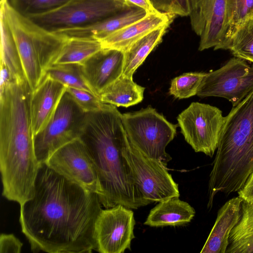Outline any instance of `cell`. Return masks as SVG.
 <instances>
[{
  "label": "cell",
  "instance_id": "obj_23",
  "mask_svg": "<svg viewBox=\"0 0 253 253\" xmlns=\"http://www.w3.org/2000/svg\"><path fill=\"white\" fill-rule=\"evenodd\" d=\"M225 253H253V201H243L241 218L231 232Z\"/></svg>",
  "mask_w": 253,
  "mask_h": 253
},
{
  "label": "cell",
  "instance_id": "obj_30",
  "mask_svg": "<svg viewBox=\"0 0 253 253\" xmlns=\"http://www.w3.org/2000/svg\"><path fill=\"white\" fill-rule=\"evenodd\" d=\"M70 0H11V5L23 15L28 16L57 9Z\"/></svg>",
  "mask_w": 253,
  "mask_h": 253
},
{
  "label": "cell",
  "instance_id": "obj_20",
  "mask_svg": "<svg viewBox=\"0 0 253 253\" xmlns=\"http://www.w3.org/2000/svg\"><path fill=\"white\" fill-rule=\"evenodd\" d=\"M195 214L191 206L174 197L159 202L151 210L144 224L151 227L179 226L190 222Z\"/></svg>",
  "mask_w": 253,
  "mask_h": 253
},
{
  "label": "cell",
  "instance_id": "obj_15",
  "mask_svg": "<svg viewBox=\"0 0 253 253\" xmlns=\"http://www.w3.org/2000/svg\"><path fill=\"white\" fill-rule=\"evenodd\" d=\"M80 64L84 79L94 93L99 97L123 74L124 52L102 48Z\"/></svg>",
  "mask_w": 253,
  "mask_h": 253
},
{
  "label": "cell",
  "instance_id": "obj_22",
  "mask_svg": "<svg viewBox=\"0 0 253 253\" xmlns=\"http://www.w3.org/2000/svg\"><path fill=\"white\" fill-rule=\"evenodd\" d=\"M169 24L160 27L131 45L124 51L123 75L132 77L148 55L162 41Z\"/></svg>",
  "mask_w": 253,
  "mask_h": 253
},
{
  "label": "cell",
  "instance_id": "obj_5",
  "mask_svg": "<svg viewBox=\"0 0 253 253\" xmlns=\"http://www.w3.org/2000/svg\"><path fill=\"white\" fill-rule=\"evenodd\" d=\"M3 13L14 37L26 79L32 90L40 84L46 69L53 64L68 38L40 26L1 0Z\"/></svg>",
  "mask_w": 253,
  "mask_h": 253
},
{
  "label": "cell",
  "instance_id": "obj_36",
  "mask_svg": "<svg viewBox=\"0 0 253 253\" xmlns=\"http://www.w3.org/2000/svg\"><path fill=\"white\" fill-rule=\"evenodd\" d=\"M126 1L129 4L144 9L147 13H156L159 11L155 8L150 0H126Z\"/></svg>",
  "mask_w": 253,
  "mask_h": 253
},
{
  "label": "cell",
  "instance_id": "obj_26",
  "mask_svg": "<svg viewBox=\"0 0 253 253\" xmlns=\"http://www.w3.org/2000/svg\"><path fill=\"white\" fill-rule=\"evenodd\" d=\"M234 56L253 63V17L236 27L229 35L224 50Z\"/></svg>",
  "mask_w": 253,
  "mask_h": 253
},
{
  "label": "cell",
  "instance_id": "obj_32",
  "mask_svg": "<svg viewBox=\"0 0 253 253\" xmlns=\"http://www.w3.org/2000/svg\"><path fill=\"white\" fill-rule=\"evenodd\" d=\"M157 10L175 16H189L190 6L189 0H150Z\"/></svg>",
  "mask_w": 253,
  "mask_h": 253
},
{
  "label": "cell",
  "instance_id": "obj_31",
  "mask_svg": "<svg viewBox=\"0 0 253 253\" xmlns=\"http://www.w3.org/2000/svg\"><path fill=\"white\" fill-rule=\"evenodd\" d=\"M66 90L86 113L100 110L105 104L98 96L89 91L71 87H67Z\"/></svg>",
  "mask_w": 253,
  "mask_h": 253
},
{
  "label": "cell",
  "instance_id": "obj_17",
  "mask_svg": "<svg viewBox=\"0 0 253 253\" xmlns=\"http://www.w3.org/2000/svg\"><path fill=\"white\" fill-rule=\"evenodd\" d=\"M175 16L159 11L148 13L141 19L99 40L103 48L125 51L134 42L154 30L170 24Z\"/></svg>",
  "mask_w": 253,
  "mask_h": 253
},
{
  "label": "cell",
  "instance_id": "obj_37",
  "mask_svg": "<svg viewBox=\"0 0 253 253\" xmlns=\"http://www.w3.org/2000/svg\"><path fill=\"white\" fill-rule=\"evenodd\" d=\"M115 0V1H118V2H122V3H125V4H130L128 3L126 1V0Z\"/></svg>",
  "mask_w": 253,
  "mask_h": 253
},
{
  "label": "cell",
  "instance_id": "obj_21",
  "mask_svg": "<svg viewBox=\"0 0 253 253\" xmlns=\"http://www.w3.org/2000/svg\"><path fill=\"white\" fill-rule=\"evenodd\" d=\"M145 88L135 83L132 77L122 76L100 94L102 102L116 107H128L141 102Z\"/></svg>",
  "mask_w": 253,
  "mask_h": 253
},
{
  "label": "cell",
  "instance_id": "obj_11",
  "mask_svg": "<svg viewBox=\"0 0 253 253\" xmlns=\"http://www.w3.org/2000/svg\"><path fill=\"white\" fill-rule=\"evenodd\" d=\"M253 90V66L234 56L221 68L206 73L197 95L224 98L234 107Z\"/></svg>",
  "mask_w": 253,
  "mask_h": 253
},
{
  "label": "cell",
  "instance_id": "obj_16",
  "mask_svg": "<svg viewBox=\"0 0 253 253\" xmlns=\"http://www.w3.org/2000/svg\"><path fill=\"white\" fill-rule=\"evenodd\" d=\"M66 86L47 75L32 91L30 103L33 134L38 133L54 114Z\"/></svg>",
  "mask_w": 253,
  "mask_h": 253
},
{
  "label": "cell",
  "instance_id": "obj_24",
  "mask_svg": "<svg viewBox=\"0 0 253 253\" xmlns=\"http://www.w3.org/2000/svg\"><path fill=\"white\" fill-rule=\"evenodd\" d=\"M102 48L100 41L96 39L69 38L53 64H81Z\"/></svg>",
  "mask_w": 253,
  "mask_h": 253
},
{
  "label": "cell",
  "instance_id": "obj_6",
  "mask_svg": "<svg viewBox=\"0 0 253 253\" xmlns=\"http://www.w3.org/2000/svg\"><path fill=\"white\" fill-rule=\"evenodd\" d=\"M122 118L127 138L133 146L167 167L171 157L166 148L174 138L178 126L169 122L151 107L123 114Z\"/></svg>",
  "mask_w": 253,
  "mask_h": 253
},
{
  "label": "cell",
  "instance_id": "obj_8",
  "mask_svg": "<svg viewBox=\"0 0 253 253\" xmlns=\"http://www.w3.org/2000/svg\"><path fill=\"white\" fill-rule=\"evenodd\" d=\"M114 0H70L54 10L28 16L52 32L84 27L104 20L130 7Z\"/></svg>",
  "mask_w": 253,
  "mask_h": 253
},
{
  "label": "cell",
  "instance_id": "obj_7",
  "mask_svg": "<svg viewBox=\"0 0 253 253\" xmlns=\"http://www.w3.org/2000/svg\"><path fill=\"white\" fill-rule=\"evenodd\" d=\"M86 114L66 90L48 123L33 136L36 158L41 164L58 149L79 138Z\"/></svg>",
  "mask_w": 253,
  "mask_h": 253
},
{
  "label": "cell",
  "instance_id": "obj_28",
  "mask_svg": "<svg viewBox=\"0 0 253 253\" xmlns=\"http://www.w3.org/2000/svg\"><path fill=\"white\" fill-rule=\"evenodd\" d=\"M253 17V0H227L226 6V41L233 30Z\"/></svg>",
  "mask_w": 253,
  "mask_h": 253
},
{
  "label": "cell",
  "instance_id": "obj_25",
  "mask_svg": "<svg viewBox=\"0 0 253 253\" xmlns=\"http://www.w3.org/2000/svg\"><path fill=\"white\" fill-rule=\"evenodd\" d=\"M0 23V63L8 68L16 80H26L16 42L4 15L1 10Z\"/></svg>",
  "mask_w": 253,
  "mask_h": 253
},
{
  "label": "cell",
  "instance_id": "obj_19",
  "mask_svg": "<svg viewBox=\"0 0 253 253\" xmlns=\"http://www.w3.org/2000/svg\"><path fill=\"white\" fill-rule=\"evenodd\" d=\"M144 9L131 5L120 13L84 27L71 28L59 31L56 33L68 38H86L100 40L112 33L144 18L147 14Z\"/></svg>",
  "mask_w": 253,
  "mask_h": 253
},
{
  "label": "cell",
  "instance_id": "obj_35",
  "mask_svg": "<svg viewBox=\"0 0 253 253\" xmlns=\"http://www.w3.org/2000/svg\"><path fill=\"white\" fill-rule=\"evenodd\" d=\"M0 76V88L10 84L16 80L8 68L4 64L1 63Z\"/></svg>",
  "mask_w": 253,
  "mask_h": 253
},
{
  "label": "cell",
  "instance_id": "obj_14",
  "mask_svg": "<svg viewBox=\"0 0 253 253\" xmlns=\"http://www.w3.org/2000/svg\"><path fill=\"white\" fill-rule=\"evenodd\" d=\"M227 0H189L190 24L200 37L199 50L223 49L226 38Z\"/></svg>",
  "mask_w": 253,
  "mask_h": 253
},
{
  "label": "cell",
  "instance_id": "obj_10",
  "mask_svg": "<svg viewBox=\"0 0 253 253\" xmlns=\"http://www.w3.org/2000/svg\"><path fill=\"white\" fill-rule=\"evenodd\" d=\"M185 141L196 152L211 157L217 150L225 117L216 107L192 102L177 118Z\"/></svg>",
  "mask_w": 253,
  "mask_h": 253
},
{
  "label": "cell",
  "instance_id": "obj_2",
  "mask_svg": "<svg viewBox=\"0 0 253 253\" xmlns=\"http://www.w3.org/2000/svg\"><path fill=\"white\" fill-rule=\"evenodd\" d=\"M122 114L105 103L86 113L79 138L95 166L101 189L98 196L105 209L118 205L137 209L150 203L135 184L122 149L127 139Z\"/></svg>",
  "mask_w": 253,
  "mask_h": 253
},
{
  "label": "cell",
  "instance_id": "obj_33",
  "mask_svg": "<svg viewBox=\"0 0 253 253\" xmlns=\"http://www.w3.org/2000/svg\"><path fill=\"white\" fill-rule=\"evenodd\" d=\"M23 244L12 234H1L0 236V253L21 252Z\"/></svg>",
  "mask_w": 253,
  "mask_h": 253
},
{
  "label": "cell",
  "instance_id": "obj_18",
  "mask_svg": "<svg viewBox=\"0 0 253 253\" xmlns=\"http://www.w3.org/2000/svg\"><path fill=\"white\" fill-rule=\"evenodd\" d=\"M243 201L239 196L232 198L219 210L215 223L200 253H225L231 232L241 218Z\"/></svg>",
  "mask_w": 253,
  "mask_h": 253
},
{
  "label": "cell",
  "instance_id": "obj_27",
  "mask_svg": "<svg viewBox=\"0 0 253 253\" xmlns=\"http://www.w3.org/2000/svg\"><path fill=\"white\" fill-rule=\"evenodd\" d=\"M45 75H48L66 87L94 93L84 77L80 64H53L46 69Z\"/></svg>",
  "mask_w": 253,
  "mask_h": 253
},
{
  "label": "cell",
  "instance_id": "obj_29",
  "mask_svg": "<svg viewBox=\"0 0 253 253\" xmlns=\"http://www.w3.org/2000/svg\"><path fill=\"white\" fill-rule=\"evenodd\" d=\"M207 73L189 72L173 79L170 83L169 93L175 98H187L195 95Z\"/></svg>",
  "mask_w": 253,
  "mask_h": 253
},
{
  "label": "cell",
  "instance_id": "obj_1",
  "mask_svg": "<svg viewBox=\"0 0 253 253\" xmlns=\"http://www.w3.org/2000/svg\"><path fill=\"white\" fill-rule=\"evenodd\" d=\"M101 206L97 193L41 164L34 195L20 205L22 231L35 252L90 253Z\"/></svg>",
  "mask_w": 253,
  "mask_h": 253
},
{
  "label": "cell",
  "instance_id": "obj_13",
  "mask_svg": "<svg viewBox=\"0 0 253 253\" xmlns=\"http://www.w3.org/2000/svg\"><path fill=\"white\" fill-rule=\"evenodd\" d=\"M57 172L98 196L101 189L97 173L83 142L76 139L56 150L45 163Z\"/></svg>",
  "mask_w": 253,
  "mask_h": 253
},
{
  "label": "cell",
  "instance_id": "obj_12",
  "mask_svg": "<svg viewBox=\"0 0 253 253\" xmlns=\"http://www.w3.org/2000/svg\"><path fill=\"white\" fill-rule=\"evenodd\" d=\"M123 205L101 211L95 222L96 250L101 253H123L130 249L134 238V214Z\"/></svg>",
  "mask_w": 253,
  "mask_h": 253
},
{
  "label": "cell",
  "instance_id": "obj_3",
  "mask_svg": "<svg viewBox=\"0 0 253 253\" xmlns=\"http://www.w3.org/2000/svg\"><path fill=\"white\" fill-rule=\"evenodd\" d=\"M27 80L0 88V170L3 188L13 192L34 187L41 166L34 145Z\"/></svg>",
  "mask_w": 253,
  "mask_h": 253
},
{
  "label": "cell",
  "instance_id": "obj_4",
  "mask_svg": "<svg viewBox=\"0 0 253 253\" xmlns=\"http://www.w3.org/2000/svg\"><path fill=\"white\" fill-rule=\"evenodd\" d=\"M253 172V90L225 117L210 173L208 208L219 192H238Z\"/></svg>",
  "mask_w": 253,
  "mask_h": 253
},
{
  "label": "cell",
  "instance_id": "obj_34",
  "mask_svg": "<svg viewBox=\"0 0 253 253\" xmlns=\"http://www.w3.org/2000/svg\"><path fill=\"white\" fill-rule=\"evenodd\" d=\"M239 197L247 202L253 201V172L249 177L244 187L238 192Z\"/></svg>",
  "mask_w": 253,
  "mask_h": 253
},
{
  "label": "cell",
  "instance_id": "obj_9",
  "mask_svg": "<svg viewBox=\"0 0 253 253\" xmlns=\"http://www.w3.org/2000/svg\"><path fill=\"white\" fill-rule=\"evenodd\" d=\"M122 153L135 184L150 204L179 197L178 184L168 172L167 167L141 153L133 146L127 137Z\"/></svg>",
  "mask_w": 253,
  "mask_h": 253
}]
</instances>
